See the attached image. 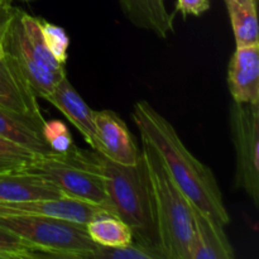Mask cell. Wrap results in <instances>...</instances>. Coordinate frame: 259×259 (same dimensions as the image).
I'll return each mask as SVG.
<instances>
[{
    "mask_svg": "<svg viewBox=\"0 0 259 259\" xmlns=\"http://www.w3.org/2000/svg\"><path fill=\"white\" fill-rule=\"evenodd\" d=\"M132 116L142 141L156 149L171 179L191 206L227 227L230 223L229 212L211 169L189 151L172 124L149 103H136Z\"/></svg>",
    "mask_w": 259,
    "mask_h": 259,
    "instance_id": "1",
    "label": "cell"
},
{
    "mask_svg": "<svg viewBox=\"0 0 259 259\" xmlns=\"http://www.w3.org/2000/svg\"><path fill=\"white\" fill-rule=\"evenodd\" d=\"M96 156L105 181L106 195L116 217L131 228L134 240L162 252L151 181L143 156L134 166L115 163L98 152Z\"/></svg>",
    "mask_w": 259,
    "mask_h": 259,
    "instance_id": "2",
    "label": "cell"
},
{
    "mask_svg": "<svg viewBox=\"0 0 259 259\" xmlns=\"http://www.w3.org/2000/svg\"><path fill=\"white\" fill-rule=\"evenodd\" d=\"M142 156L148 169L159 247L166 259H190L194 240V212L156 149L142 141Z\"/></svg>",
    "mask_w": 259,
    "mask_h": 259,
    "instance_id": "3",
    "label": "cell"
},
{
    "mask_svg": "<svg viewBox=\"0 0 259 259\" xmlns=\"http://www.w3.org/2000/svg\"><path fill=\"white\" fill-rule=\"evenodd\" d=\"M19 171L47 180L65 196L100 205L115 214L106 195L98 156L93 149L86 151L72 146L62 153L39 154Z\"/></svg>",
    "mask_w": 259,
    "mask_h": 259,
    "instance_id": "4",
    "label": "cell"
},
{
    "mask_svg": "<svg viewBox=\"0 0 259 259\" xmlns=\"http://www.w3.org/2000/svg\"><path fill=\"white\" fill-rule=\"evenodd\" d=\"M0 227L34 245L39 258L90 259L98 248L86 225L50 217L0 214Z\"/></svg>",
    "mask_w": 259,
    "mask_h": 259,
    "instance_id": "5",
    "label": "cell"
},
{
    "mask_svg": "<svg viewBox=\"0 0 259 259\" xmlns=\"http://www.w3.org/2000/svg\"><path fill=\"white\" fill-rule=\"evenodd\" d=\"M230 132L237 154L235 186L259 206V103H233Z\"/></svg>",
    "mask_w": 259,
    "mask_h": 259,
    "instance_id": "6",
    "label": "cell"
},
{
    "mask_svg": "<svg viewBox=\"0 0 259 259\" xmlns=\"http://www.w3.org/2000/svg\"><path fill=\"white\" fill-rule=\"evenodd\" d=\"M20 12L22 10L12 8L9 18L5 23L2 34L5 53L15 61L18 67L33 86L38 98L45 99L63 77L46 70L30 52Z\"/></svg>",
    "mask_w": 259,
    "mask_h": 259,
    "instance_id": "7",
    "label": "cell"
},
{
    "mask_svg": "<svg viewBox=\"0 0 259 259\" xmlns=\"http://www.w3.org/2000/svg\"><path fill=\"white\" fill-rule=\"evenodd\" d=\"M0 108L20 114L40 131L46 123L34 89L8 53L0 58Z\"/></svg>",
    "mask_w": 259,
    "mask_h": 259,
    "instance_id": "8",
    "label": "cell"
},
{
    "mask_svg": "<svg viewBox=\"0 0 259 259\" xmlns=\"http://www.w3.org/2000/svg\"><path fill=\"white\" fill-rule=\"evenodd\" d=\"M104 212H113L100 205L91 204L68 196L39 199L22 202H0V214H20L50 217L86 225ZM115 215V214H114Z\"/></svg>",
    "mask_w": 259,
    "mask_h": 259,
    "instance_id": "9",
    "label": "cell"
},
{
    "mask_svg": "<svg viewBox=\"0 0 259 259\" xmlns=\"http://www.w3.org/2000/svg\"><path fill=\"white\" fill-rule=\"evenodd\" d=\"M101 154L115 163L134 166L142 156L133 136L118 114L111 110L94 111Z\"/></svg>",
    "mask_w": 259,
    "mask_h": 259,
    "instance_id": "10",
    "label": "cell"
},
{
    "mask_svg": "<svg viewBox=\"0 0 259 259\" xmlns=\"http://www.w3.org/2000/svg\"><path fill=\"white\" fill-rule=\"evenodd\" d=\"M45 100L52 104L68 119V121L82 134L83 139L88 142L93 151L101 154L103 149L96 131L94 110L71 85L67 76H65L55 86V89L46 96Z\"/></svg>",
    "mask_w": 259,
    "mask_h": 259,
    "instance_id": "11",
    "label": "cell"
},
{
    "mask_svg": "<svg viewBox=\"0 0 259 259\" xmlns=\"http://www.w3.org/2000/svg\"><path fill=\"white\" fill-rule=\"evenodd\" d=\"M228 86L235 103H259V45L237 47L228 68Z\"/></svg>",
    "mask_w": 259,
    "mask_h": 259,
    "instance_id": "12",
    "label": "cell"
},
{
    "mask_svg": "<svg viewBox=\"0 0 259 259\" xmlns=\"http://www.w3.org/2000/svg\"><path fill=\"white\" fill-rule=\"evenodd\" d=\"M194 212V240L190 259H233L234 249L224 232V227L218 224L192 207Z\"/></svg>",
    "mask_w": 259,
    "mask_h": 259,
    "instance_id": "13",
    "label": "cell"
},
{
    "mask_svg": "<svg viewBox=\"0 0 259 259\" xmlns=\"http://www.w3.org/2000/svg\"><path fill=\"white\" fill-rule=\"evenodd\" d=\"M65 196L47 180L22 171L0 174V202H22Z\"/></svg>",
    "mask_w": 259,
    "mask_h": 259,
    "instance_id": "14",
    "label": "cell"
},
{
    "mask_svg": "<svg viewBox=\"0 0 259 259\" xmlns=\"http://www.w3.org/2000/svg\"><path fill=\"white\" fill-rule=\"evenodd\" d=\"M125 17L137 28L167 38L174 32V13L168 12L164 0H119Z\"/></svg>",
    "mask_w": 259,
    "mask_h": 259,
    "instance_id": "15",
    "label": "cell"
},
{
    "mask_svg": "<svg viewBox=\"0 0 259 259\" xmlns=\"http://www.w3.org/2000/svg\"><path fill=\"white\" fill-rule=\"evenodd\" d=\"M0 137L9 139L38 154L52 152L46 143L39 128L20 114L5 108H0Z\"/></svg>",
    "mask_w": 259,
    "mask_h": 259,
    "instance_id": "16",
    "label": "cell"
},
{
    "mask_svg": "<svg viewBox=\"0 0 259 259\" xmlns=\"http://www.w3.org/2000/svg\"><path fill=\"white\" fill-rule=\"evenodd\" d=\"M232 22L237 47L259 45L257 2L224 0Z\"/></svg>",
    "mask_w": 259,
    "mask_h": 259,
    "instance_id": "17",
    "label": "cell"
},
{
    "mask_svg": "<svg viewBox=\"0 0 259 259\" xmlns=\"http://www.w3.org/2000/svg\"><path fill=\"white\" fill-rule=\"evenodd\" d=\"M88 234L103 247H121L133 242L131 228L116 215L104 212L86 224Z\"/></svg>",
    "mask_w": 259,
    "mask_h": 259,
    "instance_id": "18",
    "label": "cell"
},
{
    "mask_svg": "<svg viewBox=\"0 0 259 259\" xmlns=\"http://www.w3.org/2000/svg\"><path fill=\"white\" fill-rule=\"evenodd\" d=\"M20 17H22L23 25H24V30L28 38V45H29L30 52L33 53L35 60L47 71L60 76V77H65V65L58 62L53 57L52 53L50 52V50H48L47 43H46L45 37H43L40 19L23 12V10L20 12Z\"/></svg>",
    "mask_w": 259,
    "mask_h": 259,
    "instance_id": "19",
    "label": "cell"
},
{
    "mask_svg": "<svg viewBox=\"0 0 259 259\" xmlns=\"http://www.w3.org/2000/svg\"><path fill=\"white\" fill-rule=\"evenodd\" d=\"M90 259H166L163 253L149 248L142 243L133 242L121 247H103L98 245L91 253Z\"/></svg>",
    "mask_w": 259,
    "mask_h": 259,
    "instance_id": "20",
    "label": "cell"
},
{
    "mask_svg": "<svg viewBox=\"0 0 259 259\" xmlns=\"http://www.w3.org/2000/svg\"><path fill=\"white\" fill-rule=\"evenodd\" d=\"M37 156L39 154L0 137V174L19 171Z\"/></svg>",
    "mask_w": 259,
    "mask_h": 259,
    "instance_id": "21",
    "label": "cell"
},
{
    "mask_svg": "<svg viewBox=\"0 0 259 259\" xmlns=\"http://www.w3.org/2000/svg\"><path fill=\"white\" fill-rule=\"evenodd\" d=\"M39 258L37 248L15 233L0 227V259Z\"/></svg>",
    "mask_w": 259,
    "mask_h": 259,
    "instance_id": "22",
    "label": "cell"
},
{
    "mask_svg": "<svg viewBox=\"0 0 259 259\" xmlns=\"http://www.w3.org/2000/svg\"><path fill=\"white\" fill-rule=\"evenodd\" d=\"M40 24H42L43 37L47 43L48 50L58 62L65 65L67 61L68 46H70V38L67 33L62 27H58L46 20H40Z\"/></svg>",
    "mask_w": 259,
    "mask_h": 259,
    "instance_id": "23",
    "label": "cell"
},
{
    "mask_svg": "<svg viewBox=\"0 0 259 259\" xmlns=\"http://www.w3.org/2000/svg\"><path fill=\"white\" fill-rule=\"evenodd\" d=\"M42 136L51 151L56 153H62L68 151L73 146L72 136L61 120L46 121L42 128Z\"/></svg>",
    "mask_w": 259,
    "mask_h": 259,
    "instance_id": "24",
    "label": "cell"
},
{
    "mask_svg": "<svg viewBox=\"0 0 259 259\" xmlns=\"http://www.w3.org/2000/svg\"><path fill=\"white\" fill-rule=\"evenodd\" d=\"M209 9L210 0H179L177 2V10L181 12L184 18H186L187 15L199 17Z\"/></svg>",
    "mask_w": 259,
    "mask_h": 259,
    "instance_id": "25",
    "label": "cell"
},
{
    "mask_svg": "<svg viewBox=\"0 0 259 259\" xmlns=\"http://www.w3.org/2000/svg\"><path fill=\"white\" fill-rule=\"evenodd\" d=\"M10 12H12V7L5 2H3L0 4V35L3 34V30H4L5 23H7L8 18H9Z\"/></svg>",
    "mask_w": 259,
    "mask_h": 259,
    "instance_id": "26",
    "label": "cell"
},
{
    "mask_svg": "<svg viewBox=\"0 0 259 259\" xmlns=\"http://www.w3.org/2000/svg\"><path fill=\"white\" fill-rule=\"evenodd\" d=\"M5 56V48H4V43H3L2 35H0V58H3Z\"/></svg>",
    "mask_w": 259,
    "mask_h": 259,
    "instance_id": "27",
    "label": "cell"
},
{
    "mask_svg": "<svg viewBox=\"0 0 259 259\" xmlns=\"http://www.w3.org/2000/svg\"><path fill=\"white\" fill-rule=\"evenodd\" d=\"M3 2H4V0H0V4H2V3H3Z\"/></svg>",
    "mask_w": 259,
    "mask_h": 259,
    "instance_id": "28",
    "label": "cell"
},
{
    "mask_svg": "<svg viewBox=\"0 0 259 259\" xmlns=\"http://www.w3.org/2000/svg\"><path fill=\"white\" fill-rule=\"evenodd\" d=\"M254 2H258V0H254Z\"/></svg>",
    "mask_w": 259,
    "mask_h": 259,
    "instance_id": "29",
    "label": "cell"
}]
</instances>
